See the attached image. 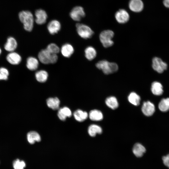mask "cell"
<instances>
[{
	"label": "cell",
	"mask_w": 169,
	"mask_h": 169,
	"mask_svg": "<svg viewBox=\"0 0 169 169\" xmlns=\"http://www.w3.org/2000/svg\"><path fill=\"white\" fill-rule=\"evenodd\" d=\"M19 19L23 23L24 29L30 32L33 28L34 18L32 13L28 11L20 12L18 14Z\"/></svg>",
	"instance_id": "cell-1"
},
{
	"label": "cell",
	"mask_w": 169,
	"mask_h": 169,
	"mask_svg": "<svg viewBox=\"0 0 169 169\" xmlns=\"http://www.w3.org/2000/svg\"><path fill=\"white\" fill-rule=\"evenodd\" d=\"M96 66L106 74L115 73L118 70V66L116 63L110 62L105 60L99 61L96 64Z\"/></svg>",
	"instance_id": "cell-2"
},
{
	"label": "cell",
	"mask_w": 169,
	"mask_h": 169,
	"mask_svg": "<svg viewBox=\"0 0 169 169\" xmlns=\"http://www.w3.org/2000/svg\"><path fill=\"white\" fill-rule=\"evenodd\" d=\"M38 58L39 61L44 64H54L58 59L57 54L51 53L46 49H42L39 52Z\"/></svg>",
	"instance_id": "cell-3"
},
{
	"label": "cell",
	"mask_w": 169,
	"mask_h": 169,
	"mask_svg": "<svg viewBox=\"0 0 169 169\" xmlns=\"http://www.w3.org/2000/svg\"><path fill=\"white\" fill-rule=\"evenodd\" d=\"M114 35V32L110 30H105L101 32L99 35V38L104 47L108 48L113 45L114 42L112 38Z\"/></svg>",
	"instance_id": "cell-4"
},
{
	"label": "cell",
	"mask_w": 169,
	"mask_h": 169,
	"mask_svg": "<svg viewBox=\"0 0 169 169\" xmlns=\"http://www.w3.org/2000/svg\"><path fill=\"white\" fill-rule=\"evenodd\" d=\"M76 30L79 35L84 39L90 38L93 35L94 32L88 26L82 23L76 24Z\"/></svg>",
	"instance_id": "cell-5"
},
{
	"label": "cell",
	"mask_w": 169,
	"mask_h": 169,
	"mask_svg": "<svg viewBox=\"0 0 169 169\" xmlns=\"http://www.w3.org/2000/svg\"><path fill=\"white\" fill-rule=\"evenodd\" d=\"M152 67L155 71L161 73L167 69V65L160 58L155 57L152 60Z\"/></svg>",
	"instance_id": "cell-6"
},
{
	"label": "cell",
	"mask_w": 169,
	"mask_h": 169,
	"mask_svg": "<svg viewBox=\"0 0 169 169\" xmlns=\"http://www.w3.org/2000/svg\"><path fill=\"white\" fill-rule=\"evenodd\" d=\"M71 18L74 20L80 21L85 16V13L82 7L77 6L74 7L70 13Z\"/></svg>",
	"instance_id": "cell-7"
},
{
	"label": "cell",
	"mask_w": 169,
	"mask_h": 169,
	"mask_svg": "<svg viewBox=\"0 0 169 169\" xmlns=\"http://www.w3.org/2000/svg\"><path fill=\"white\" fill-rule=\"evenodd\" d=\"M115 17L117 21L121 24L127 23L130 18L128 13L124 9H120L116 12L115 14Z\"/></svg>",
	"instance_id": "cell-8"
},
{
	"label": "cell",
	"mask_w": 169,
	"mask_h": 169,
	"mask_svg": "<svg viewBox=\"0 0 169 169\" xmlns=\"http://www.w3.org/2000/svg\"><path fill=\"white\" fill-rule=\"evenodd\" d=\"M155 108L154 105L150 101L143 103L141 108V110L143 114L147 116H150L154 114Z\"/></svg>",
	"instance_id": "cell-9"
},
{
	"label": "cell",
	"mask_w": 169,
	"mask_h": 169,
	"mask_svg": "<svg viewBox=\"0 0 169 169\" xmlns=\"http://www.w3.org/2000/svg\"><path fill=\"white\" fill-rule=\"evenodd\" d=\"M130 9L134 12H140L144 8L143 2L141 0H130L129 3Z\"/></svg>",
	"instance_id": "cell-10"
},
{
	"label": "cell",
	"mask_w": 169,
	"mask_h": 169,
	"mask_svg": "<svg viewBox=\"0 0 169 169\" xmlns=\"http://www.w3.org/2000/svg\"><path fill=\"white\" fill-rule=\"evenodd\" d=\"M35 22L37 24L42 25L46 23L47 15L44 10L42 9H38L35 11Z\"/></svg>",
	"instance_id": "cell-11"
},
{
	"label": "cell",
	"mask_w": 169,
	"mask_h": 169,
	"mask_svg": "<svg viewBox=\"0 0 169 169\" xmlns=\"http://www.w3.org/2000/svg\"><path fill=\"white\" fill-rule=\"evenodd\" d=\"M7 61L13 65H18L21 62L22 58L21 56L16 52L14 51L10 52L6 56Z\"/></svg>",
	"instance_id": "cell-12"
},
{
	"label": "cell",
	"mask_w": 169,
	"mask_h": 169,
	"mask_svg": "<svg viewBox=\"0 0 169 169\" xmlns=\"http://www.w3.org/2000/svg\"><path fill=\"white\" fill-rule=\"evenodd\" d=\"M60 28V23L57 20H54L51 21L47 25L48 31L51 34H54L58 33Z\"/></svg>",
	"instance_id": "cell-13"
},
{
	"label": "cell",
	"mask_w": 169,
	"mask_h": 169,
	"mask_svg": "<svg viewBox=\"0 0 169 169\" xmlns=\"http://www.w3.org/2000/svg\"><path fill=\"white\" fill-rule=\"evenodd\" d=\"M17 42L16 40L12 37H8L4 45L6 50L10 52H13L17 47Z\"/></svg>",
	"instance_id": "cell-14"
},
{
	"label": "cell",
	"mask_w": 169,
	"mask_h": 169,
	"mask_svg": "<svg viewBox=\"0 0 169 169\" xmlns=\"http://www.w3.org/2000/svg\"><path fill=\"white\" fill-rule=\"evenodd\" d=\"M74 49L69 44L66 43L63 45L60 49L62 54L65 57L69 58L73 54Z\"/></svg>",
	"instance_id": "cell-15"
},
{
	"label": "cell",
	"mask_w": 169,
	"mask_h": 169,
	"mask_svg": "<svg viewBox=\"0 0 169 169\" xmlns=\"http://www.w3.org/2000/svg\"><path fill=\"white\" fill-rule=\"evenodd\" d=\"M39 65L38 60L35 57H29L26 61V67L30 70L34 71L37 69Z\"/></svg>",
	"instance_id": "cell-16"
},
{
	"label": "cell",
	"mask_w": 169,
	"mask_h": 169,
	"mask_svg": "<svg viewBox=\"0 0 169 169\" xmlns=\"http://www.w3.org/2000/svg\"><path fill=\"white\" fill-rule=\"evenodd\" d=\"M71 115V111L68 107H62L58 110V116L59 118L61 120H65L67 117H70Z\"/></svg>",
	"instance_id": "cell-17"
},
{
	"label": "cell",
	"mask_w": 169,
	"mask_h": 169,
	"mask_svg": "<svg viewBox=\"0 0 169 169\" xmlns=\"http://www.w3.org/2000/svg\"><path fill=\"white\" fill-rule=\"evenodd\" d=\"M151 90L152 93L156 95H161L163 92L162 85L157 81H154L152 83Z\"/></svg>",
	"instance_id": "cell-18"
},
{
	"label": "cell",
	"mask_w": 169,
	"mask_h": 169,
	"mask_svg": "<svg viewBox=\"0 0 169 169\" xmlns=\"http://www.w3.org/2000/svg\"><path fill=\"white\" fill-rule=\"evenodd\" d=\"M28 142L33 144L35 142H39L41 141V137L39 134L36 131H32L28 132L27 136Z\"/></svg>",
	"instance_id": "cell-19"
},
{
	"label": "cell",
	"mask_w": 169,
	"mask_h": 169,
	"mask_svg": "<svg viewBox=\"0 0 169 169\" xmlns=\"http://www.w3.org/2000/svg\"><path fill=\"white\" fill-rule=\"evenodd\" d=\"M132 151L134 154L137 157H141L146 152L145 148L141 144L136 143L134 146Z\"/></svg>",
	"instance_id": "cell-20"
},
{
	"label": "cell",
	"mask_w": 169,
	"mask_h": 169,
	"mask_svg": "<svg viewBox=\"0 0 169 169\" xmlns=\"http://www.w3.org/2000/svg\"><path fill=\"white\" fill-rule=\"evenodd\" d=\"M46 103L49 107L55 110L59 108L60 101L57 97H50L47 100Z\"/></svg>",
	"instance_id": "cell-21"
},
{
	"label": "cell",
	"mask_w": 169,
	"mask_h": 169,
	"mask_svg": "<svg viewBox=\"0 0 169 169\" xmlns=\"http://www.w3.org/2000/svg\"><path fill=\"white\" fill-rule=\"evenodd\" d=\"M75 119L78 121L82 122L88 118V115L87 113L80 109L75 111L73 114Z\"/></svg>",
	"instance_id": "cell-22"
},
{
	"label": "cell",
	"mask_w": 169,
	"mask_h": 169,
	"mask_svg": "<svg viewBox=\"0 0 169 169\" xmlns=\"http://www.w3.org/2000/svg\"><path fill=\"white\" fill-rule=\"evenodd\" d=\"M48 74L45 70H41L37 71L35 74V77L37 80L40 83H44L47 80Z\"/></svg>",
	"instance_id": "cell-23"
},
{
	"label": "cell",
	"mask_w": 169,
	"mask_h": 169,
	"mask_svg": "<svg viewBox=\"0 0 169 169\" xmlns=\"http://www.w3.org/2000/svg\"><path fill=\"white\" fill-rule=\"evenodd\" d=\"M84 53L85 57L89 60H91L95 59L97 54L95 49L91 46H88L85 49Z\"/></svg>",
	"instance_id": "cell-24"
},
{
	"label": "cell",
	"mask_w": 169,
	"mask_h": 169,
	"mask_svg": "<svg viewBox=\"0 0 169 169\" xmlns=\"http://www.w3.org/2000/svg\"><path fill=\"white\" fill-rule=\"evenodd\" d=\"M89 115L90 119L93 121H100L103 119L102 113L97 110H93L90 111Z\"/></svg>",
	"instance_id": "cell-25"
},
{
	"label": "cell",
	"mask_w": 169,
	"mask_h": 169,
	"mask_svg": "<svg viewBox=\"0 0 169 169\" xmlns=\"http://www.w3.org/2000/svg\"><path fill=\"white\" fill-rule=\"evenodd\" d=\"M101 128L99 126L95 125H90L88 128V132L90 136H95L97 134H100L102 133Z\"/></svg>",
	"instance_id": "cell-26"
},
{
	"label": "cell",
	"mask_w": 169,
	"mask_h": 169,
	"mask_svg": "<svg viewBox=\"0 0 169 169\" xmlns=\"http://www.w3.org/2000/svg\"><path fill=\"white\" fill-rule=\"evenodd\" d=\"M105 103L109 108L114 110L118 108L119 104L117 99L114 96H110L105 100Z\"/></svg>",
	"instance_id": "cell-27"
},
{
	"label": "cell",
	"mask_w": 169,
	"mask_h": 169,
	"mask_svg": "<svg viewBox=\"0 0 169 169\" xmlns=\"http://www.w3.org/2000/svg\"><path fill=\"white\" fill-rule=\"evenodd\" d=\"M128 100L130 103L135 105L137 106L140 104L141 98L136 93L132 92L129 95Z\"/></svg>",
	"instance_id": "cell-28"
},
{
	"label": "cell",
	"mask_w": 169,
	"mask_h": 169,
	"mask_svg": "<svg viewBox=\"0 0 169 169\" xmlns=\"http://www.w3.org/2000/svg\"><path fill=\"white\" fill-rule=\"evenodd\" d=\"M158 108L160 110L165 112L169 110V98L162 99L160 102Z\"/></svg>",
	"instance_id": "cell-29"
},
{
	"label": "cell",
	"mask_w": 169,
	"mask_h": 169,
	"mask_svg": "<svg viewBox=\"0 0 169 169\" xmlns=\"http://www.w3.org/2000/svg\"><path fill=\"white\" fill-rule=\"evenodd\" d=\"M46 49L51 53L57 54L60 51V49L57 45L54 43H51L47 46Z\"/></svg>",
	"instance_id": "cell-30"
},
{
	"label": "cell",
	"mask_w": 169,
	"mask_h": 169,
	"mask_svg": "<svg viewBox=\"0 0 169 169\" xmlns=\"http://www.w3.org/2000/svg\"><path fill=\"white\" fill-rule=\"evenodd\" d=\"M26 164L23 161H20L18 159L15 160L13 163V166L14 169H24Z\"/></svg>",
	"instance_id": "cell-31"
},
{
	"label": "cell",
	"mask_w": 169,
	"mask_h": 169,
	"mask_svg": "<svg viewBox=\"0 0 169 169\" xmlns=\"http://www.w3.org/2000/svg\"><path fill=\"white\" fill-rule=\"evenodd\" d=\"M9 72L8 69L4 67L0 68V80L8 79Z\"/></svg>",
	"instance_id": "cell-32"
},
{
	"label": "cell",
	"mask_w": 169,
	"mask_h": 169,
	"mask_svg": "<svg viewBox=\"0 0 169 169\" xmlns=\"http://www.w3.org/2000/svg\"><path fill=\"white\" fill-rule=\"evenodd\" d=\"M162 159L164 165L169 168V154L163 156Z\"/></svg>",
	"instance_id": "cell-33"
},
{
	"label": "cell",
	"mask_w": 169,
	"mask_h": 169,
	"mask_svg": "<svg viewBox=\"0 0 169 169\" xmlns=\"http://www.w3.org/2000/svg\"><path fill=\"white\" fill-rule=\"evenodd\" d=\"M163 4L166 7L169 8V0H164Z\"/></svg>",
	"instance_id": "cell-34"
},
{
	"label": "cell",
	"mask_w": 169,
	"mask_h": 169,
	"mask_svg": "<svg viewBox=\"0 0 169 169\" xmlns=\"http://www.w3.org/2000/svg\"><path fill=\"white\" fill-rule=\"evenodd\" d=\"M1 52H2L1 49L0 48V55L1 54Z\"/></svg>",
	"instance_id": "cell-35"
}]
</instances>
